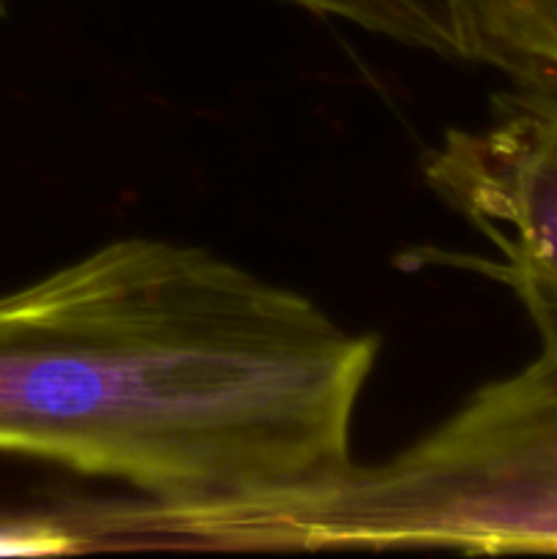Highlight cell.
<instances>
[{
  "label": "cell",
  "instance_id": "6da1fadb",
  "mask_svg": "<svg viewBox=\"0 0 557 559\" xmlns=\"http://www.w3.org/2000/svg\"><path fill=\"white\" fill-rule=\"evenodd\" d=\"M380 342L224 257L123 238L0 295V453L153 511L260 506L347 473Z\"/></svg>",
  "mask_w": 557,
  "mask_h": 559
},
{
  "label": "cell",
  "instance_id": "7a4b0ae2",
  "mask_svg": "<svg viewBox=\"0 0 557 559\" xmlns=\"http://www.w3.org/2000/svg\"><path fill=\"white\" fill-rule=\"evenodd\" d=\"M317 549L557 555V374L486 382L391 459L355 462L309 500Z\"/></svg>",
  "mask_w": 557,
  "mask_h": 559
},
{
  "label": "cell",
  "instance_id": "3957f363",
  "mask_svg": "<svg viewBox=\"0 0 557 559\" xmlns=\"http://www.w3.org/2000/svg\"><path fill=\"white\" fill-rule=\"evenodd\" d=\"M420 167L495 251L464 265L511 289L538 336L535 360L557 374V74L511 80L481 123L448 129Z\"/></svg>",
  "mask_w": 557,
  "mask_h": 559
},
{
  "label": "cell",
  "instance_id": "277c9868",
  "mask_svg": "<svg viewBox=\"0 0 557 559\" xmlns=\"http://www.w3.org/2000/svg\"><path fill=\"white\" fill-rule=\"evenodd\" d=\"M464 60L511 80L557 74V0H446Z\"/></svg>",
  "mask_w": 557,
  "mask_h": 559
},
{
  "label": "cell",
  "instance_id": "5b68a950",
  "mask_svg": "<svg viewBox=\"0 0 557 559\" xmlns=\"http://www.w3.org/2000/svg\"><path fill=\"white\" fill-rule=\"evenodd\" d=\"M375 36L462 60V38L446 0H287Z\"/></svg>",
  "mask_w": 557,
  "mask_h": 559
},
{
  "label": "cell",
  "instance_id": "8992f818",
  "mask_svg": "<svg viewBox=\"0 0 557 559\" xmlns=\"http://www.w3.org/2000/svg\"><path fill=\"white\" fill-rule=\"evenodd\" d=\"M87 551L71 513H0V557H58Z\"/></svg>",
  "mask_w": 557,
  "mask_h": 559
},
{
  "label": "cell",
  "instance_id": "52a82bcc",
  "mask_svg": "<svg viewBox=\"0 0 557 559\" xmlns=\"http://www.w3.org/2000/svg\"><path fill=\"white\" fill-rule=\"evenodd\" d=\"M0 14H3V0H0Z\"/></svg>",
  "mask_w": 557,
  "mask_h": 559
}]
</instances>
